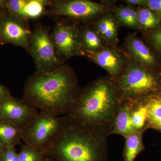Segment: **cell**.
I'll return each mask as SVG.
<instances>
[{
  "label": "cell",
  "instance_id": "obj_2",
  "mask_svg": "<svg viewBox=\"0 0 161 161\" xmlns=\"http://www.w3.org/2000/svg\"><path fill=\"white\" fill-rule=\"evenodd\" d=\"M80 91L72 71L63 64L28 78L22 99L36 109L59 116L69 113Z\"/></svg>",
  "mask_w": 161,
  "mask_h": 161
},
{
  "label": "cell",
  "instance_id": "obj_22",
  "mask_svg": "<svg viewBox=\"0 0 161 161\" xmlns=\"http://www.w3.org/2000/svg\"><path fill=\"white\" fill-rule=\"evenodd\" d=\"M97 29L107 40H112L116 38V26L111 18H105L99 21L97 23Z\"/></svg>",
  "mask_w": 161,
  "mask_h": 161
},
{
  "label": "cell",
  "instance_id": "obj_13",
  "mask_svg": "<svg viewBox=\"0 0 161 161\" xmlns=\"http://www.w3.org/2000/svg\"><path fill=\"white\" fill-rule=\"evenodd\" d=\"M92 60L107 71L112 76H116L120 71L122 61L113 51L105 49L89 55Z\"/></svg>",
  "mask_w": 161,
  "mask_h": 161
},
{
  "label": "cell",
  "instance_id": "obj_17",
  "mask_svg": "<svg viewBox=\"0 0 161 161\" xmlns=\"http://www.w3.org/2000/svg\"><path fill=\"white\" fill-rule=\"evenodd\" d=\"M80 39L83 52L90 54L98 51L101 47L102 42L98 35L89 28L80 31Z\"/></svg>",
  "mask_w": 161,
  "mask_h": 161
},
{
  "label": "cell",
  "instance_id": "obj_3",
  "mask_svg": "<svg viewBox=\"0 0 161 161\" xmlns=\"http://www.w3.org/2000/svg\"><path fill=\"white\" fill-rule=\"evenodd\" d=\"M115 80L101 78L81 90L68 115L111 135L113 120L121 103Z\"/></svg>",
  "mask_w": 161,
  "mask_h": 161
},
{
  "label": "cell",
  "instance_id": "obj_9",
  "mask_svg": "<svg viewBox=\"0 0 161 161\" xmlns=\"http://www.w3.org/2000/svg\"><path fill=\"white\" fill-rule=\"evenodd\" d=\"M48 6L52 15L80 19L93 17L104 9L103 5L86 0L49 1Z\"/></svg>",
  "mask_w": 161,
  "mask_h": 161
},
{
  "label": "cell",
  "instance_id": "obj_32",
  "mask_svg": "<svg viewBox=\"0 0 161 161\" xmlns=\"http://www.w3.org/2000/svg\"><path fill=\"white\" fill-rule=\"evenodd\" d=\"M42 161H56L51 158L48 157H45V158Z\"/></svg>",
  "mask_w": 161,
  "mask_h": 161
},
{
  "label": "cell",
  "instance_id": "obj_26",
  "mask_svg": "<svg viewBox=\"0 0 161 161\" xmlns=\"http://www.w3.org/2000/svg\"><path fill=\"white\" fill-rule=\"evenodd\" d=\"M11 96V92L9 89L0 84V103Z\"/></svg>",
  "mask_w": 161,
  "mask_h": 161
},
{
  "label": "cell",
  "instance_id": "obj_29",
  "mask_svg": "<svg viewBox=\"0 0 161 161\" xmlns=\"http://www.w3.org/2000/svg\"><path fill=\"white\" fill-rule=\"evenodd\" d=\"M6 9H0V27L2 25V23L4 18V15L6 14Z\"/></svg>",
  "mask_w": 161,
  "mask_h": 161
},
{
  "label": "cell",
  "instance_id": "obj_8",
  "mask_svg": "<svg viewBox=\"0 0 161 161\" xmlns=\"http://www.w3.org/2000/svg\"><path fill=\"white\" fill-rule=\"evenodd\" d=\"M27 20L6 11L0 27V45L12 44L29 51L32 34Z\"/></svg>",
  "mask_w": 161,
  "mask_h": 161
},
{
  "label": "cell",
  "instance_id": "obj_21",
  "mask_svg": "<svg viewBox=\"0 0 161 161\" xmlns=\"http://www.w3.org/2000/svg\"><path fill=\"white\" fill-rule=\"evenodd\" d=\"M21 147V151L19 153V161H42L45 158L41 151L28 144H22Z\"/></svg>",
  "mask_w": 161,
  "mask_h": 161
},
{
  "label": "cell",
  "instance_id": "obj_7",
  "mask_svg": "<svg viewBox=\"0 0 161 161\" xmlns=\"http://www.w3.org/2000/svg\"><path fill=\"white\" fill-rule=\"evenodd\" d=\"M56 54L64 60L83 53L80 31L75 25L61 19L57 21L51 34Z\"/></svg>",
  "mask_w": 161,
  "mask_h": 161
},
{
  "label": "cell",
  "instance_id": "obj_24",
  "mask_svg": "<svg viewBox=\"0 0 161 161\" xmlns=\"http://www.w3.org/2000/svg\"><path fill=\"white\" fill-rule=\"evenodd\" d=\"M0 161H19V153L14 146L6 147Z\"/></svg>",
  "mask_w": 161,
  "mask_h": 161
},
{
  "label": "cell",
  "instance_id": "obj_30",
  "mask_svg": "<svg viewBox=\"0 0 161 161\" xmlns=\"http://www.w3.org/2000/svg\"><path fill=\"white\" fill-rule=\"evenodd\" d=\"M5 150H6V147H4V145L0 142V159L2 158V156L5 152Z\"/></svg>",
  "mask_w": 161,
  "mask_h": 161
},
{
  "label": "cell",
  "instance_id": "obj_31",
  "mask_svg": "<svg viewBox=\"0 0 161 161\" xmlns=\"http://www.w3.org/2000/svg\"><path fill=\"white\" fill-rule=\"evenodd\" d=\"M5 2L6 0H0V9H5Z\"/></svg>",
  "mask_w": 161,
  "mask_h": 161
},
{
  "label": "cell",
  "instance_id": "obj_1",
  "mask_svg": "<svg viewBox=\"0 0 161 161\" xmlns=\"http://www.w3.org/2000/svg\"><path fill=\"white\" fill-rule=\"evenodd\" d=\"M109 136L64 115L60 129L41 152L56 161H108Z\"/></svg>",
  "mask_w": 161,
  "mask_h": 161
},
{
  "label": "cell",
  "instance_id": "obj_16",
  "mask_svg": "<svg viewBox=\"0 0 161 161\" xmlns=\"http://www.w3.org/2000/svg\"><path fill=\"white\" fill-rule=\"evenodd\" d=\"M129 46L132 56L139 62L149 66L155 64V57L141 40L133 38L130 40Z\"/></svg>",
  "mask_w": 161,
  "mask_h": 161
},
{
  "label": "cell",
  "instance_id": "obj_18",
  "mask_svg": "<svg viewBox=\"0 0 161 161\" xmlns=\"http://www.w3.org/2000/svg\"><path fill=\"white\" fill-rule=\"evenodd\" d=\"M129 101L132 104V122L135 131L144 132L147 128V108L140 101Z\"/></svg>",
  "mask_w": 161,
  "mask_h": 161
},
{
  "label": "cell",
  "instance_id": "obj_20",
  "mask_svg": "<svg viewBox=\"0 0 161 161\" xmlns=\"http://www.w3.org/2000/svg\"><path fill=\"white\" fill-rule=\"evenodd\" d=\"M137 14L138 23L145 29L154 28L160 21V19L150 9L141 8L139 9Z\"/></svg>",
  "mask_w": 161,
  "mask_h": 161
},
{
  "label": "cell",
  "instance_id": "obj_12",
  "mask_svg": "<svg viewBox=\"0 0 161 161\" xmlns=\"http://www.w3.org/2000/svg\"><path fill=\"white\" fill-rule=\"evenodd\" d=\"M147 109V128H152L161 132V92L138 100Z\"/></svg>",
  "mask_w": 161,
  "mask_h": 161
},
{
  "label": "cell",
  "instance_id": "obj_5",
  "mask_svg": "<svg viewBox=\"0 0 161 161\" xmlns=\"http://www.w3.org/2000/svg\"><path fill=\"white\" fill-rule=\"evenodd\" d=\"M28 53L34 61L36 72H47L63 64L56 54L49 30L38 23L32 31Z\"/></svg>",
  "mask_w": 161,
  "mask_h": 161
},
{
  "label": "cell",
  "instance_id": "obj_4",
  "mask_svg": "<svg viewBox=\"0 0 161 161\" xmlns=\"http://www.w3.org/2000/svg\"><path fill=\"white\" fill-rule=\"evenodd\" d=\"M122 100L134 101L161 92V79L138 66L130 67L115 80Z\"/></svg>",
  "mask_w": 161,
  "mask_h": 161
},
{
  "label": "cell",
  "instance_id": "obj_23",
  "mask_svg": "<svg viewBox=\"0 0 161 161\" xmlns=\"http://www.w3.org/2000/svg\"><path fill=\"white\" fill-rule=\"evenodd\" d=\"M117 14L121 22L125 25L130 26H136L138 25L137 12L132 8L121 7L117 10Z\"/></svg>",
  "mask_w": 161,
  "mask_h": 161
},
{
  "label": "cell",
  "instance_id": "obj_27",
  "mask_svg": "<svg viewBox=\"0 0 161 161\" xmlns=\"http://www.w3.org/2000/svg\"><path fill=\"white\" fill-rule=\"evenodd\" d=\"M152 40L156 47L161 51V29L153 34Z\"/></svg>",
  "mask_w": 161,
  "mask_h": 161
},
{
  "label": "cell",
  "instance_id": "obj_25",
  "mask_svg": "<svg viewBox=\"0 0 161 161\" xmlns=\"http://www.w3.org/2000/svg\"><path fill=\"white\" fill-rule=\"evenodd\" d=\"M146 4L150 10L161 15V0H148Z\"/></svg>",
  "mask_w": 161,
  "mask_h": 161
},
{
  "label": "cell",
  "instance_id": "obj_15",
  "mask_svg": "<svg viewBox=\"0 0 161 161\" xmlns=\"http://www.w3.org/2000/svg\"><path fill=\"white\" fill-rule=\"evenodd\" d=\"M22 130L9 122L0 119V142L7 147L22 145Z\"/></svg>",
  "mask_w": 161,
  "mask_h": 161
},
{
  "label": "cell",
  "instance_id": "obj_28",
  "mask_svg": "<svg viewBox=\"0 0 161 161\" xmlns=\"http://www.w3.org/2000/svg\"><path fill=\"white\" fill-rule=\"evenodd\" d=\"M126 3L130 5H142L146 4L147 1L143 0H128L125 1Z\"/></svg>",
  "mask_w": 161,
  "mask_h": 161
},
{
  "label": "cell",
  "instance_id": "obj_14",
  "mask_svg": "<svg viewBox=\"0 0 161 161\" xmlns=\"http://www.w3.org/2000/svg\"><path fill=\"white\" fill-rule=\"evenodd\" d=\"M143 132V131H135L124 137V161H135L137 156L144 150Z\"/></svg>",
  "mask_w": 161,
  "mask_h": 161
},
{
  "label": "cell",
  "instance_id": "obj_6",
  "mask_svg": "<svg viewBox=\"0 0 161 161\" xmlns=\"http://www.w3.org/2000/svg\"><path fill=\"white\" fill-rule=\"evenodd\" d=\"M62 117L40 111L22 130V140L36 150L41 151L60 129Z\"/></svg>",
  "mask_w": 161,
  "mask_h": 161
},
{
  "label": "cell",
  "instance_id": "obj_10",
  "mask_svg": "<svg viewBox=\"0 0 161 161\" xmlns=\"http://www.w3.org/2000/svg\"><path fill=\"white\" fill-rule=\"evenodd\" d=\"M38 112L23 99L12 96L0 103V119L12 123L22 130L31 123Z\"/></svg>",
  "mask_w": 161,
  "mask_h": 161
},
{
  "label": "cell",
  "instance_id": "obj_11",
  "mask_svg": "<svg viewBox=\"0 0 161 161\" xmlns=\"http://www.w3.org/2000/svg\"><path fill=\"white\" fill-rule=\"evenodd\" d=\"M132 104L129 101L122 100L112 123L111 135L123 137L135 132L132 116Z\"/></svg>",
  "mask_w": 161,
  "mask_h": 161
},
{
  "label": "cell",
  "instance_id": "obj_19",
  "mask_svg": "<svg viewBox=\"0 0 161 161\" xmlns=\"http://www.w3.org/2000/svg\"><path fill=\"white\" fill-rule=\"evenodd\" d=\"M49 1L46 0H26V3L21 18L27 20L40 17L44 13Z\"/></svg>",
  "mask_w": 161,
  "mask_h": 161
}]
</instances>
